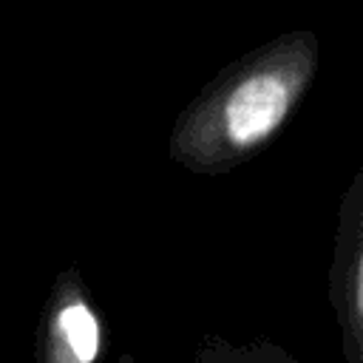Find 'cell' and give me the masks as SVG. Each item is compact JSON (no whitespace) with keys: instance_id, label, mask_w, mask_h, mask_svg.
<instances>
[{"instance_id":"3957f363","label":"cell","mask_w":363,"mask_h":363,"mask_svg":"<svg viewBox=\"0 0 363 363\" xmlns=\"http://www.w3.org/2000/svg\"><path fill=\"white\" fill-rule=\"evenodd\" d=\"M329 306L340 326L343 360L363 363V164L349 179L337 204Z\"/></svg>"},{"instance_id":"277c9868","label":"cell","mask_w":363,"mask_h":363,"mask_svg":"<svg viewBox=\"0 0 363 363\" xmlns=\"http://www.w3.org/2000/svg\"><path fill=\"white\" fill-rule=\"evenodd\" d=\"M196 363H301L281 343L269 337L227 340L221 335H207L196 346Z\"/></svg>"},{"instance_id":"6da1fadb","label":"cell","mask_w":363,"mask_h":363,"mask_svg":"<svg viewBox=\"0 0 363 363\" xmlns=\"http://www.w3.org/2000/svg\"><path fill=\"white\" fill-rule=\"evenodd\" d=\"M320 62L318 34L295 28L224 65L176 116L167 153L201 176H221L264 150L306 99Z\"/></svg>"},{"instance_id":"7a4b0ae2","label":"cell","mask_w":363,"mask_h":363,"mask_svg":"<svg viewBox=\"0 0 363 363\" xmlns=\"http://www.w3.org/2000/svg\"><path fill=\"white\" fill-rule=\"evenodd\" d=\"M108 349L105 312L79 269H65L48 289L37 326V363H99Z\"/></svg>"},{"instance_id":"5b68a950","label":"cell","mask_w":363,"mask_h":363,"mask_svg":"<svg viewBox=\"0 0 363 363\" xmlns=\"http://www.w3.org/2000/svg\"><path fill=\"white\" fill-rule=\"evenodd\" d=\"M116 363H136V360H133V354H130V352H125V354H122Z\"/></svg>"}]
</instances>
